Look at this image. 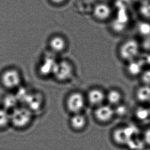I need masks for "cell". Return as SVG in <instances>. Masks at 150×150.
<instances>
[{
  "mask_svg": "<svg viewBox=\"0 0 150 150\" xmlns=\"http://www.w3.org/2000/svg\"><path fill=\"white\" fill-rule=\"evenodd\" d=\"M94 115L98 121L102 124L108 123L115 116L114 107L109 104H101L96 108Z\"/></svg>",
  "mask_w": 150,
  "mask_h": 150,
  "instance_id": "obj_9",
  "label": "cell"
},
{
  "mask_svg": "<svg viewBox=\"0 0 150 150\" xmlns=\"http://www.w3.org/2000/svg\"><path fill=\"white\" fill-rule=\"evenodd\" d=\"M127 145L131 150H142L144 147L146 148L142 138H138L136 136L130 139Z\"/></svg>",
  "mask_w": 150,
  "mask_h": 150,
  "instance_id": "obj_18",
  "label": "cell"
},
{
  "mask_svg": "<svg viewBox=\"0 0 150 150\" xmlns=\"http://www.w3.org/2000/svg\"><path fill=\"white\" fill-rule=\"evenodd\" d=\"M135 97L140 104H148L150 102V86L140 84L135 90Z\"/></svg>",
  "mask_w": 150,
  "mask_h": 150,
  "instance_id": "obj_13",
  "label": "cell"
},
{
  "mask_svg": "<svg viewBox=\"0 0 150 150\" xmlns=\"http://www.w3.org/2000/svg\"><path fill=\"white\" fill-rule=\"evenodd\" d=\"M115 9L113 3L106 1H98L92 7L91 16L99 23H108L113 18Z\"/></svg>",
  "mask_w": 150,
  "mask_h": 150,
  "instance_id": "obj_3",
  "label": "cell"
},
{
  "mask_svg": "<svg viewBox=\"0 0 150 150\" xmlns=\"http://www.w3.org/2000/svg\"><path fill=\"white\" fill-rule=\"evenodd\" d=\"M87 104L85 96L79 91H74L68 96L66 106L69 112L75 114L81 113Z\"/></svg>",
  "mask_w": 150,
  "mask_h": 150,
  "instance_id": "obj_8",
  "label": "cell"
},
{
  "mask_svg": "<svg viewBox=\"0 0 150 150\" xmlns=\"http://www.w3.org/2000/svg\"><path fill=\"white\" fill-rule=\"evenodd\" d=\"M76 66L72 60L60 57L57 62L52 77L56 81L65 83L71 81L75 76Z\"/></svg>",
  "mask_w": 150,
  "mask_h": 150,
  "instance_id": "obj_2",
  "label": "cell"
},
{
  "mask_svg": "<svg viewBox=\"0 0 150 150\" xmlns=\"http://www.w3.org/2000/svg\"><path fill=\"white\" fill-rule=\"evenodd\" d=\"M142 44L137 39L127 37L120 42L116 48L118 59L125 63L140 57Z\"/></svg>",
  "mask_w": 150,
  "mask_h": 150,
  "instance_id": "obj_1",
  "label": "cell"
},
{
  "mask_svg": "<svg viewBox=\"0 0 150 150\" xmlns=\"http://www.w3.org/2000/svg\"><path fill=\"white\" fill-rule=\"evenodd\" d=\"M10 125L18 129L27 127L32 122L33 113L26 106L19 105L10 112Z\"/></svg>",
  "mask_w": 150,
  "mask_h": 150,
  "instance_id": "obj_4",
  "label": "cell"
},
{
  "mask_svg": "<svg viewBox=\"0 0 150 150\" xmlns=\"http://www.w3.org/2000/svg\"><path fill=\"white\" fill-rule=\"evenodd\" d=\"M60 57L46 50L42 53L38 64L37 65V72L43 78L52 77L57 62Z\"/></svg>",
  "mask_w": 150,
  "mask_h": 150,
  "instance_id": "obj_6",
  "label": "cell"
},
{
  "mask_svg": "<svg viewBox=\"0 0 150 150\" xmlns=\"http://www.w3.org/2000/svg\"><path fill=\"white\" fill-rule=\"evenodd\" d=\"M134 117L139 124L148 125L150 122V111L148 106L144 104L136 107L134 110Z\"/></svg>",
  "mask_w": 150,
  "mask_h": 150,
  "instance_id": "obj_12",
  "label": "cell"
},
{
  "mask_svg": "<svg viewBox=\"0 0 150 150\" xmlns=\"http://www.w3.org/2000/svg\"><path fill=\"white\" fill-rule=\"evenodd\" d=\"M138 79L140 80V84L150 86V66H145Z\"/></svg>",
  "mask_w": 150,
  "mask_h": 150,
  "instance_id": "obj_19",
  "label": "cell"
},
{
  "mask_svg": "<svg viewBox=\"0 0 150 150\" xmlns=\"http://www.w3.org/2000/svg\"><path fill=\"white\" fill-rule=\"evenodd\" d=\"M10 125V112L0 106V129H6Z\"/></svg>",
  "mask_w": 150,
  "mask_h": 150,
  "instance_id": "obj_17",
  "label": "cell"
},
{
  "mask_svg": "<svg viewBox=\"0 0 150 150\" xmlns=\"http://www.w3.org/2000/svg\"><path fill=\"white\" fill-rule=\"evenodd\" d=\"M148 106L149 109V110H150V102L148 104Z\"/></svg>",
  "mask_w": 150,
  "mask_h": 150,
  "instance_id": "obj_23",
  "label": "cell"
},
{
  "mask_svg": "<svg viewBox=\"0 0 150 150\" xmlns=\"http://www.w3.org/2000/svg\"><path fill=\"white\" fill-rule=\"evenodd\" d=\"M69 47L68 39L62 33H53L47 39L46 50L57 57H61L67 53Z\"/></svg>",
  "mask_w": 150,
  "mask_h": 150,
  "instance_id": "obj_5",
  "label": "cell"
},
{
  "mask_svg": "<svg viewBox=\"0 0 150 150\" xmlns=\"http://www.w3.org/2000/svg\"><path fill=\"white\" fill-rule=\"evenodd\" d=\"M124 65L127 75L132 78H138L146 66L145 62L141 57L125 63Z\"/></svg>",
  "mask_w": 150,
  "mask_h": 150,
  "instance_id": "obj_10",
  "label": "cell"
},
{
  "mask_svg": "<svg viewBox=\"0 0 150 150\" xmlns=\"http://www.w3.org/2000/svg\"><path fill=\"white\" fill-rule=\"evenodd\" d=\"M69 1L70 0H47L51 5L56 7H61L65 6L69 2Z\"/></svg>",
  "mask_w": 150,
  "mask_h": 150,
  "instance_id": "obj_22",
  "label": "cell"
},
{
  "mask_svg": "<svg viewBox=\"0 0 150 150\" xmlns=\"http://www.w3.org/2000/svg\"><path fill=\"white\" fill-rule=\"evenodd\" d=\"M123 100V95L118 89H113L106 93V100L108 104L114 107L122 104Z\"/></svg>",
  "mask_w": 150,
  "mask_h": 150,
  "instance_id": "obj_16",
  "label": "cell"
},
{
  "mask_svg": "<svg viewBox=\"0 0 150 150\" xmlns=\"http://www.w3.org/2000/svg\"><path fill=\"white\" fill-rule=\"evenodd\" d=\"M85 96L87 103L95 108L103 104L106 101V93L98 87L90 89Z\"/></svg>",
  "mask_w": 150,
  "mask_h": 150,
  "instance_id": "obj_11",
  "label": "cell"
},
{
  "mask_svg": "<svg viewBox=\"0 0 150 150\" xmlns=\"http://www.w3.org/2000/svg\"><path fill=\"white\" fill-rule=\"evenodd\" d=\"M2 85L6 89L13 90L20 87L22 82V76L20 71L16 68L5 69L0 76Z\"/></svg>",
  "mask_w": 150,
  "mask_h": 150,
  "instance_id": "obj_7",
  "label": "cell"
},
{
  "mask_svg": "<svg viewBox=\"0 0 150 150\" xmlns=\"http://www.w3.org/2000/svg\"><path fill=\"white\" fill-rule=\"evenodd\" d=\"M69 124L73 130L75 131H81L86 127L87 119L82 113L72 114L70 119Z\"/></svg>",
  "mask_w": 150,
  "mask_h": 150,
  "instance_id": "obj_14",
  "label": "cell"
},
{
  "mask_svg": "<svg viewBox=\"0 0 150 150\" xmlns=\"http://www.w3.org/2000/svg\"><path fill=\"white\" fill-rule=\"evenodd\" d=\"M19 105L20 102L16 95L8 94L3 98L1 106L10 112Z\"/></svg>",
  "mask_w": 150,
  "mask_h": 150,
  "instance_id": "obj_15",
  "label": "cell"
},
{
  "mask_svg": "<svg viewBox=\"0 0 150 150\" xmlns=\"http://www.w3.org/2000/svg\"><path fill=\"white\" fill-rule=\"evenodd\" d=\"M142 138L146 147L150 148V126L146 127L142 132Z\"/></svg>",
  "mask_w": 150,
  "mask_h": 150,
  "instance_id": "obj_21",
  "label": "cell"
},
{
  "mask_svg": "<svg viewBox=\"0 0 150 150\" xmlns=\"http://www.w3.org/2000/svg\"><path fill=\"white\" fill-rule=\"evenodd\" d=\"M114 110L115 112V116L117 115L120 117L126 115L128 111L127 106L122 103L114 106Z\"/></svg>",
  "mask_w": 150,
  "mask_h": 150,
  "instance_id": "obj_20",
  "label": "cell"
}]
</instances>
